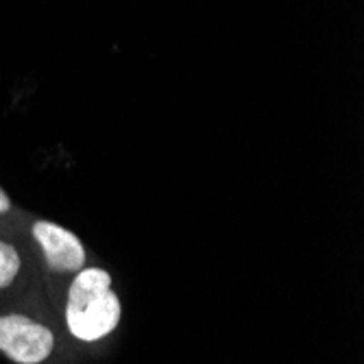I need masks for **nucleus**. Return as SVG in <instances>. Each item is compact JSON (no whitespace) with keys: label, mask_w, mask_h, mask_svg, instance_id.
<instances>
[{"label":"nucleus","mask_w":364,"mask_h":364,"mask_svg":"<svg viewBox=\"0 0 364 364\" xmlns=\"http://www.w3.org/2000/svg\"><path fill=\"white\" fill-rule=\"evenodd\" d=\"M120 299L112 290V275L103 269H83L75 277L65 304V323L79 341L94 343L112 334L120 323Z\"/></svg>","instance_id":"obj_1"},{"label":"nucleus","mask_w":364,"mask_h":364,"mask_svg":"<svg viewBox=\"0 0 364 364\" xmlns=\"http://www.w3.org/2000/svg\"><path fill=\"white\" fill-rule=\"evenodd\" d=\"M55 349L53 332L24 314L0 316V351L18 364H40Z\"/></svg>","instance_id":"obj_2"},{"label":"nucleus","mask_w":364,"mask_h":364,"mask_svg":"<svg viewBox=\"0 0 364 364\" xmlns=\"http://www.w3.org/2000/svg\"><path fill=\"white\" fill-rule=\"evenodd\" d=\"M33 238L42 247L50 271L73 273L83 269L85 251L81 240L73 231L63 229L61 225H55L50 220H38L33 223Z\"/></svg>","instance_id":"obj_3"},{"label":"nucleus","mask_w":364,"mask_h":364,"mask_svg":"<svg viewBox=\"0 0 364 364\" xmlns=\"http://www.w3.org/2000/svg\"><path fill=\"white\" fill-rule=\"evenodd\" d=\"M20 269H22V259L18 249L5 240H0V290L9 288L16 282Z\"/></svg>","instance_id":"obj_4"},{"label":"nucleus","mask_w":364,"mask_h":364,"mask_svg":"<svg viewBox=\"0 0 364 364\" xmlns=\"http://www.w3.org/2000/svg\"><path fill=\"white\" fill-rule=\"evenodd\" d=\"M11 210V201H9V196H7V192L0 188V214H5V212H9Z\"/></svg>","instance_id":"obj_5"}]
</instances>
